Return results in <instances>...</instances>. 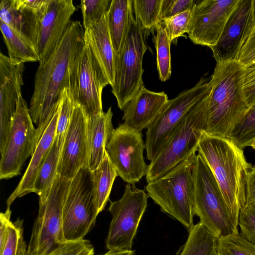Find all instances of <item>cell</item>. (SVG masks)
<instances>
[{
	"label": "cell",
	"instance_id": "obj_4",
	"mask_svg": "<svg viewBox=\"0 0 255 255\" xmlns=\"http://www.w3.org/2000/svg\"><path fill=\"white\" fill-rule=\"evenodd\" d=\"M192 152L162 176L147 183L148 197L161 211L189 231L193 224L194 184L192 170L197 154Z\"/></svg>",
	"mask_w": 255,
	"mask_h": 255
},
{
	"label": "cell",
	"instance_id": "obj_41",
	"mask_svg": "<svg viewBox=\"0 0 255 255\" xmlns=\"http://www.w3.org/2000/svg\"><path fill=\"white\" fill-rule=\"evenodd\" d=\"M243 92L249 106H255V63L245 67Z\"/></svg>",
	"mask_w": 255,
	"mask_h": 255
},
{
	"label": "cell",
	"instance_id": "obj_10",
	"mask_svg": "<svg viewBox=\"0 0 255 255\" xmlns=\"http://www.w3.org/2000/svg\"><path fill=\"white\" fill-rule=\"evenodd\" d=\"M109 85L89 46L83 48L70 65L68 90L75 106H79L86 119L102 112V92Z\"/></svg>",
	"mask_w": 255,
	"mask_h": 255
},
{
	"label": "cell",
	"instance_id": "obj_16",
	"mask_svg": "<svg viewBox=\"0 0 255 255\" xmlns=\"http://www.w3.org/2000/svg\"><path fill=\"white\" fill-rule=\"evenodd\" d=\"M88 160L86 118L82 109L75 106L62 147L57 174L71 180L81 169L87 167Z\"/></svg>",
	"mask_w": 255,
	"mask_h": 255
},
{
	"label": "cell",
	"instance_id": "obj_15",
	"mask_svg": "<svg viewBox=\"0 0 255 255\" xmlns=\"http://www.w3.org/2000/svg\"><path fill=\"white\" fill-rule=\"evenodd\" d=\"M240 1L202 0L195 2L187 33L191 41L210 48L216 46Z\"/></svg>",
	"mask_w": 255,
	"mask_h": 255
},
{
	"label": "cell",
	"instance_id": "obj_42",
	"mask_svg": "<svg viewBox=\"0 0 255 255\" xmlns=\"http://www.w3.org/2000/svg\"><path fill=\"white\" fill-rule=\"evenodd\" d=\"M193 0H163L162 19L171 17L187 10H192Z\"/></svg>",
	"mask_w": 255,
	"mask_h": 255
},
{
	"label": "cell",
	"instance_id": "obj_28",
	"mask_svg": "<svg viewBox=\"0 0 255 255\" xmlns=\"http://www.w3.org/2000/svg\"><path fill=\"white\" fill-rule=\"evenodd\" d=\"M62 147L54 140L41 166L34 184L33 192L39 196V202L45 201L58 175L57 168Z\"/></svg>",
	"mask_w": 255,
	"mask_h": 255
},
{
	"label": "cell",
	"instance_id": "obj_12",
	"mask_svg": "<svg viewBox=\"0 0 255 255\" xmlns=\"http://www.w3.org/2000/svg\"><path fill=\"white\" fill-rule=\"evenodd\" d=\"M148 195L135 184L127 183L122 197L111 202L112 219L106 239L109 250H130L140 221L145 212Z\"/></svg>",
	"mask_w": 255,
	"mask_h": 255
},
{
	"label": "cell",
	"instance_id": "obj_29",
	"mask_svg": "<svg viewBox=\"0 0 255 255\" xmlns=\"http://www.w3.org/2000/svg\"><path fill=\"white\" fill-rule=\"evenodd\" d=\"M92 173L96 202L100 213L105 209L109 200L113 185L118 174L107 154Z\"/></svg>",
	"mask_w": 255,
	"mask_h": 255
},
{
	"label": "cell",
	"instance_id": "obj_8",
	"mask_svg": "<svg viewBox=\"0 0 255 255\" xmlns=\"http://www.w3.org/2000/svg\"><path fill=\"white\" fill-rule=\"evenodd\" d=\"M99 214L92 173L85 167L71 179L64 200L62 221L66 241L84 239L94 227Z\"/></svg>",
	"mask_w": 255,
	"mask_h": 255
},
{
	"label": "cell",
	"instance_id": "obj_3",
	"mask_svg": "<svg viewBox=\"0 0 255 255\" xmlns=\"http://www.w3.org/2000/svg\"><path fill=\"white\" fill-rule=\"evenodd\" d=\"M244 70L237 60L216 62L210 79L207 133L228 138L249 110L243 92Z\"/></svg>",
	"mask_w": 255,
	"mask_h": 255
},
{
	"label": "cell",
	"instance_id": "obj_30",
	"mask_svg": "<svg viewBox=\"0 0 255 255\" xmlns=\"http://www.w3.org/2000/svg\"><path fill=\"white\" fill-rule=\"evenodd\" d=\"M154 44L156 51V64L159 78L165 82L171 74L170 45L171 41L168 32L161 21L155 28Z\"/></svg>",
	"mask_w": 255,
	"mask_h": 255
},
{
	"label": "cell",
	"instance_id": "obj_31",
	"mask_svg": "<svg viewBox=\"0 0 255 255\" xmlns=\"http://www.w3.org/2000/svg\"><path fill=\"white\" fill-rule=\"evenodd\" d=\"M163 0H133V10L135 19L148 33L155 29L162 21Z\"/></svg>",
	"mask_w": 255,
	"mask_h": 255
},
{
	"label": "cell",
	"instance_id": "obj_45",
	"mask_svg": "<svg viewBox=\"0 0 255 255\" xmlns=\"http://www.w3.org/2000/svg\"><path fill=\"white\" fill-rule=\"evenodd\" d=\"M99 255H136L133 250H109L104 254Z\"/></svg>",
	"mask_w": 255,
	"mask_h": 255
},
{
	"label": "cell",
	"instance_id": "obj_21",
	"mask_svg": "<svg viewBox=\"0 0 255 255\" xmlns=\"http://www.w3.org/2000/svg\"><path fill=\"white\" fill-rule=\"evenodd\" d=\"M168 101L164 92H152L143 85L124 109L123 121L128 126L141 131L152 125Z\"/></svg>",
	"mask_w": 255,
	"mask_h": 255
},
{
	"label": "cell",
	"instance_id": "obj_11",
	"mask_svg": "<svg viewBox=\"0 0 255 255\" xmlns=\"http://www.w3.org/2000/svg\"><path fill=\"white\" fill-rule=\"evenodd\" d=\"M210 88V80L202 77L194 87L169 100L161 113L147 128L145 145L148 160L151 162L155 158L182 119Z\"/></svg>",
	"mask_w": 255,
	"mask_h": 255
},
{
	"label": "cell",
	"instance_id": "obj_24",
	"mask_svg": "<svg viewBox=\"0 0 255 255\" xmlns=\"http://www.w3.org/2000/svg\"><path fill=\"white\" fill-rule=\"evenodd\" d=\"M113 113L110 107L106 112L86 119L88 144L87 167L93 171L105 157L106 146L114 129L112 125Z\"/></svg>",
	"mask_w": 255,
	"mask_h": 255
},
{
	"label": "cell",
	"instance_id": "obj_17",
	"mask_svg": "<svg viewBox=\"0 0 255 255\" xmlns=\"http://www.w3.org/2000/svg\"><path fill=\"white\" fill-rule=\"evenodd\" d=\"M24 64H15L0 54V153L5 146L23 85Z\"/></svg>",
	"mask_w": 255,
	"mask_h": 255
},
{
	"label": "cell",
	"instance_id": "obj_44",
	"mask_svg": "<svg viewBox=\"0 0 255 255\" xmlns=\"http://www.w3.org/2000/svg\"><path fill=\"white\" fill-rule=\"evenodd\" d=\"M11 214L10 207H7L5 211L0 214V252L3 249L7 240L8 226L11 222Z\"/></svg>",
	"mask_w": 255,
	"mask_h": 255
},
{
	"label": "cell",
	"instance_id": "obj_35",
	"mask_svg": "<svg viewBox=\"0 0 255 255\" xmlns=\"http://www.w3.org/2000/svg\"><path fill=\"white\" fill-rule=\"evenodd\" d=\"M75 105L70 96L68 90L65 88L62 92L59 105L55 140L62 147L69 127Z\"/></svg>",
	"mask_w": 255,
	"mask_h": 255
},
{
	"label": "cell",
	"instance_id": "obj_9",
	"mask_svg": "<svg viewBox=\"0 0 255 255\" xmlns=\"http://www.w3.org/2000/svg\"><path fill=\"white\" fill-rule=\"evenodd\" d=\"M71 181L57 175L46 200L39 202L27 255H48L67 242L63 233L62 210Z\"/></svg>",
	"mask_w": 255,
	"mask_h": 255
},
{
	"label": "cell",
	"instance_id": "obj_1",
	"mask_svg": "<svg viewBox=\"0 0 255 255\" xmlns=\"http://www.w3.org/2000/svg\"><path fill=\"white\" fill-rule=\"evenodd\" d=\"M84 32L80 21L71 20L54 51L39 63L29 107L37 126V144L58 109L62 91L68 88L69 68L84 46Z\"/></svg>",
	"mask_w": 255,
	"mask_h": 255
},
{
	"label": "cell",
	"instance_id": "obj_18",
	"mask_svg": "<svg viewBox=\"0 0 255 255\" xmlns=\"http://www.w3.org/2000/svg\"><path fill=\"white\" fill-rule=\"evenodd\" d=\"M76 10L72 0H49L40 23L37 43L39 63L54 51Z\"/></svg>",
	"mask_w": 255,
	"mask_h": 255
},
{
	"label": "cell",
	"instance_id": "obj_34",
	"mask_svg": "<svg viewBox=\"0 0 255 255\" xmlns=\"http://www.w3.org/2000/svg\"><path fill=\"white\" fill-rule=\"evenodd\" d=\"M23 220L18 218L8 226L5 244L0 255H27L26 244L23 238Z\"/></svg>",
	"mask_w": 255,
	"mask_h": 255
},
{
	"label": "cell",
	"instance_id": "obj_26",
	"mask_svg": "<svg viewBox=\"0 0 255 255\" xmlns=\"http://www.w3.org/2000/svg\"><path fill=\"white\" fill-rule=\"evenodd\" d=\"M0 28L8 50V57L13 63L39 62L37 51L29 41L0 19Z\"/></svg>",
	"mask_w": 255,
	"mask_h": 255
},
{
	"label": "cell",
	"instance_id": "obj_14",
	"mask_svg": "<svg viewBox=\"0 0 255 255\" xmlns=\"http://www.w3.org/2000/svg\"><path fill=\"white\" fill-rule=\"evenodd\" d=\"M33 123L27 103L21 96L7 142L0 154V179H9L20 174L23 165L33 154L37 143V130Z\"/></svg>",
	"mask_w": 255,
	"mask_h": 255
},
{
	"label": "cell",
	"instance_id": "obj_43",
	"mask_svg": "<svg viewBox=\"0 0 255 255\" xmlns=\"http://www.w3.org/2000/svg\"><path fill=\"white\" fill-rule=\"evenodd\" d=\"M245 206L255 208V166L252 167L247 175Z\"/></svg>",
	"mask_w": 255,
	"mask_h": 255
},
{
	"label": "cell",
	"instance_id": "obj_36",
	"mask_svg": "<svg viewBox=\"0 0 255 255\" xmlns=\"http://www.w3.org/2000/svg\"><path fill=\"white\" fill-rule=\"evenodd\" d=\"M112 0H82L80 8L84 29L98 22L108 12Z\"/></svg>",
	"mask_w": 255,
	"mask_h": 255
},
{
	"label": "cell",
	"instance_id": "obj_7",
	"mask_svg": "<svg viewBox=\"0 0 255 255\" xmlns=\"http://www.w3.org/2000/svg\"><path fill=\"white\" fill-rule=\"evenodd\" d=\"M146 34L133 16L123 49L119 54H115V79L112 92L122 111L143 86L142 61L147 49Z\"/></svg>",
	"mask_w": 255,
	"mask_h": 255
},
{
	"label": "cell",
	"instance_id": "obj_38",
	"mask_svg": "<svg viewBox=\"0 0 255 255\" xmlns=\"http://www.w3.org/2000/svg\"><path fill=\"white\" fill-rule=\"evenodd\" d=\"M48 255H94V248L87 240L67 241Z\"/></svg>",
	"mask_w": 255,
	"mask_h": 255
},
{
	"label": "cell",
	"instance_id": "obj_32",
	"mask_svg": "<svg viewBox=\"0 0 255 255\" xmlns=\"http://www.w3.org/2000/svg\"><path fill=\"white\" fill-rule=\"evenodd\" d=\"M228 138L242 149L250 146L255 140V106L250 108L233 128Z\"/></svg>",
	"mask_w": 255,
	"mask_h": 255
},
{
	"label": "cell",
	"instance_id": "obj_6",
	"mask_svg": "<svg viewBox=\"0 0 255 255\" xmlns=\"http://www.w3.org/2000/svg\"><path fill=\"white\" fill-rule=\"evenodd\" d=\"M194 184V212L200 222L219 239L239 234L216 179L198 153L192 170Z\"/></svg>",
	"mask_w": 255,
	"mask_h": 255
},
{
	"label": "cell",
	"instance_id": "obj_46",
	"mask_svg": "<svg viewBox=\"0 0 255 255\" xmlns=\"http://www.w3.org/2000/svg\"><path fill=\"white\" fill-rule=\"evenodd\" d=\"M253 12L254 13V15L255 17V0H253Z\"/></svg>",
	"mask_w": 255,
	"mask_h": 255
},
{
	"label": "cell",
	"instance_id": "obj_2",
	"mask_svg": "<svg viewBox=\"0 0 255 255\" xmlns=\"http://www.w3.org/2000/svg\"><path fill=\"white\" fill-rule=\"evenodd\" d=\"M197 151L213 173L238 226L240 212L246 205L247 175L252 164L247 161L243 149L232 139L206 132L198 142Z\"/></svg>",
	"mask_w": 255,
	"mask_h": 255
},
{
	"label": "cell",
	"instance_id": "obj_37",
	"mask_svg": "<svg viewBox=\"0 0 255 255\" xmlns=\"http://www.w3.org/2000/svg\"><path fill=\"white\" fill-rule=\"evenodd\" d=\"M191 17V10H187L171 17L162 20L171 42L187 33Z\"/></svg>",
	"mask_w": 255,
	"mask_h": 255
},
{
	"label": "cell",
	"instance_id": "obj_33",
	"mask_svg": "<svg viewBox=\"0 0 255 255\" xmlns=\"http://www.w3.org/2000/svg\"><path fill=\"white\" fill-rule=\"evenodd\" d=\"M217 255H255V245L241 235L218 239Z\"/></svg>",
	"mask_w": 255,
	"mask_h": 255
},
{
	"label": "cell",
	"instance_id": "obj_20",
	"mask_svg": "<svg viewBox=\"0 0 255 255\" xmlns=\"http://www.w3.org/2000/svg\"><path fill=\"white\" fill-rule=\"evenodd\" d=\"M252 3L253 0H240L218 43L210 48L216 62L237 59L242 41L255 23Z\"/></svg>",
	"mask_w": 255,
	"mask_h": 255
},
{
	"label": "cell",
	"instance_id": "obj_27",
	"mask_svg": "<svg viewBox=\"0 0 255 255\" xmlns=\"http://www.w3.org/2000/svg\"><path fill=\"white\" fill-rule=\"evenodd\" d=\"M185 244L176 255H217L218 239L200 222L188 231Z\"/></svg>",
	"mask_w": 255,
	"mask_h": 255
},
{
	"label": "cell",
	"instance_id": "obj_39",
	"mask_svg": "<svg viewBox=\"0 0 255 255\" xmlns=\"http://www.w3.org/2000/svg\"><path fill=\"white\" fill-rule=\"evenodd\" d=\"M238 225L241 236L255 245V208L245 206L241 210Z\"/></svg>",
	"mask_w": 255,
	"mask_h": 255
},
{
	"label": "cell",
	"instance_id": "obj_13",
	"mask_svg": "<svg viewBox=\"0 0 255 255\" xmlns=\"http://www.w3.org/2000/svg\"><path fill=\"white\" fill-rule=\"evenodd\" d=\"M145 149L142 132L124 123L113 129L105 150L118 176L132 185L146 174Z\"/></svg>",
	"mask_w": 255,
	"mask_h": 255
},
{
	"label": "cell",
	"instance_id": "obj_5",
	"mask_svg": "<svg viewBox=\"0 0 255 255\" xmlns=\"http://www.w3.org/2000/svg\"><path fill=\"white\" fill-rule=\"evenodd\" d=\"M210 90L184 116L159 154L147 166V183L162 176L192 152L197 151L198 142L207 128Z\"/></svg>",
	"mask_w": 255,
	"mask_h": 255
},
{
	"label": "cell",
	"instance_id": "obj_47",
	"mask_svg": "<svg viewBox=\"0 0 255 255\" xmlns=\"http://www.w3.org/2000/svg\"><path fill=\"white\" fill-rule=\"evenodd\" d=\"M250 146H251L253 148L255 149V140L252 142Z\"/></svg>",
	"mask_w": 255,
	"mask_h": 255
},
{
	"label": "cell",
	"instance_id": "obj_19",
	"mask_svg": "<svg viewBox=\"0 0 255 255\" xmlns=\"http://www.w3.org/2000/svg\"><path fill=\"white\" fill-rule=\"evenodd\" d=\"M49 0H1L0 19L36 49L41 18Z\"/></svg>",
	"mask_w": 255,
	"mask_h": 255
},
{
	"label": "cell",
	"instance_id": "obj_22",
	"mask_svg": "<svg viewBox=\"0 0 255 255\" xmlns=\"http://www.w3.org/2000/svg\"><path fill=\"white\" fill-rule=\"evenodd\" d=\"M84 41L91 49L109 85L115 79V52L111 40L107 12L98 22L84 29Z\"/></svg>",
	"mask_w": 255,
	"mask_h": 255
},
{
	"label": "cell",
	"instance_id": "obj_23",
	"mask_svg": "<svg viewBox=\"0 0 255 255\" xmlns=\"http://www.w3.org/2000/svg\"><path fill=\"white\" fill-rule=\"evenodd\" d=\"M58 112L59 107L38 142L23 176L15 189L7 199V207H10L16 198L33 192L34 184L37 173L55 139Z\"/></svg>",
	"mask_w": 255,
	"mask_h": 255
},
{
	"label": "cell",
	"instance_id": "obj_25",
	"mask_svg": "<svg viewBox=\"0 0 255 255\" xmlns=\"http://www.w3.org/2000/svg\"><path fill=\"white\" fill-rule=\"evenodd\" d=\"M132 0H112L107 12L109 32L115 54L123 49L133 16Z\"/></svg>",
	"mask_w": 255,
	"mask_h": 255
},
{
	"label": "cell",
	"instance_id": "obj_40",
	"mask_svg": "<svg viewBox=\"0 0 255 255\" xmlns=\"http://www.w3.org/2000/svg\"><path fill=\"white\" fill-rule=\"evenodd\" d=\"M237 60L245 67L255 63V23L245 34Z\"/></svg>",
	"mask_w": 255,
	"mask_h": 255
}]
</instances>
